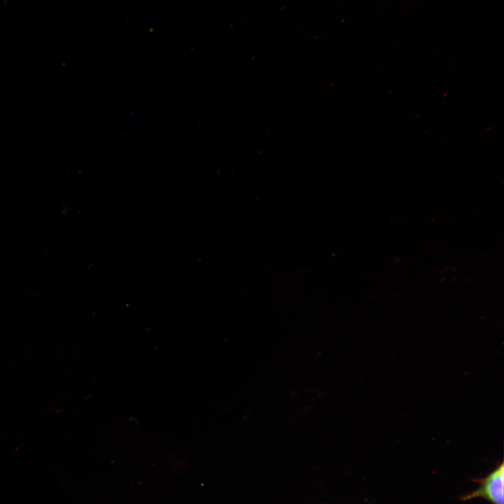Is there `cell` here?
Segmentation results:
<instances>
[{
  "label": "cell",
  "instance_id": "6da1fadb",
  "mask_svg": "<svg viewBox=\"0 0 504 504\" xmlns=\"http://www.w3.org/2000/svg\"><path fill=\"white\" fill-rule=\"evenodd\" d=\"M479 497L493 504H503V463L485 477L479 487L464 499Z\"/></svg>",
  "mask_w": 504,
  "mask_h": 504
}]
</instances>
